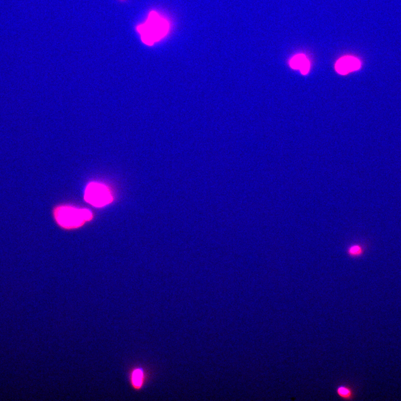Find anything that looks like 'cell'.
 <instances>
[{
    "instance_id": "52a82bcc",
    "label": "cell",
    "mask_w": 401,
    "mask_h": 401,
    "mask_svg": "<svg viewBox=\"0 0 401 401\" xmlns=\"http://www.w3.org/2000/svg\"><path fill=\"white\" fill-rule=\"evenodd\" d=\"M132 383L134 387L140 388L143 383V372L141 369L134 370L132 375Z\"/></svg>"
},
{
    "instance_id": "277c9868",
    "label": "cell",
    "mask_w": 401,
    "mask_h": 401,
    "mask_svg": "<svg viewBox=\"0 0 401 401\" xmlns=\"http://www.w3.org/2000/svg\"><path fill=\"white\" fill-rule=\"evenodd\" d=\"M361 62L356 57L345 56L338 60L335 65V69L341 75H346L361 68Z\"/></svg>"
},
{
    "instance_id": "ba28073f",
    "label": "cell",
    "mask_w": 401,
    "mask_h": 401,
    "mask_svg": "<svg viewBox=\"0 0 401 401\" xmlns=\"http://www.w3.org/2000/svg\"><path fill=\"white\" fill-rule=\"evenodd\" d=\"M337 392L338 396L345 400L352 399L354 396V391L352 388L348 386H340L337 388Z\"/></svg>"
},
{
    "instance_id": "8992f818",
    "label": "cell",
    "mask_w": 401,
    "mask_h": 401,
    "mask_svg": "<svg viewBox=\"0 0 401 401\" xmlns=\"http://www.w3.org/2000/svg\"><path fill=\"white\" fill-rule=\"evenodd\" d=\"M365 246L359 243H354L349 245L346 252L348 256L352 258H360L365 253Z\"/></svg>"
},
{
    "instance_id": "6da1fadb",
    "label": "cell",
    "mask_w": 401,
    "mask_h": 401,
    "mask_svg": "<svg viewBox=\"0 0 401 401\" xmlns=\"http://www.w3.org/2000/svg\"><path fill=\"white\" fill-rule=\"evenodd\" d=\"M171 24L169 18L156 11L150 12L145 22L137 27L143 43L152 46L169 35Z\"/></svg>"
},
{
    "instance_id": "7a4b0ae2",
    "label": "cell",
    "mask_w": 401,
    "mask_h": 401,
    "mask_svg": "<svg viewBox=\"0 0 401 401\" xmlns=\"http://www.w3.org/2000/svg\"><path fill=\"white\" fill-rule=\"evenodd\" d=\"M57 222L66 229H74L82 226L93 218L91 212L86 208H78L70 206L57 207L54 211Z\"/></svg>"
},
{
    "instance_id": "3957f363",
    "label": "cell",
    "mask_w": 401,
    "mask_h": 401,
    "mask_svg": "<svg viewBox=\"0 0 401 401\" xmlns=\"http://www.w3.org/2000/svg\"><path fill=\"white\" fill-rule=\"evenodd\" d=\"M85 198L87 202L96 207H102L111 203L113 196L110 189L104 184L90 182L85 190Z\"/></svg>"
},
{
    "instance_id": "5b68a950",
    "label": "cell",
    "mask_w": 401,
    "mask_h": 401,
    "mask_svg": "<svg viewBox=\"0 0 401 401\" xmlns=\"http://www.w3.org/2000/svg\"><path fill=\"white\" fill-rule=\"evenodd\" d=\"M292 69H299L303 75L307 74L310 70L311 64L304 54H297L292 57L289 62Z\"/></svg>"
}]
</instances>
